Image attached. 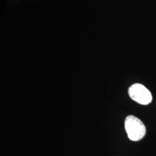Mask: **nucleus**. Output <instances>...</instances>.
Listing matches in <instances>:
<instances>
[{
	"mask_svg": "<svg viewBox=\"0 0 156 156\" xmlns=\"http://www.w3.org/2000/svg\"><path fill=\"white\" fill-rule=\"evenodd\" d=\"M125 129L129 139L133 141H139L145 136L146 129L144 124L133 115H129L125 120Z\"/></svg>",
	"mask_w": 156,
	"mask_h": 156,
	"instance_id": "obj_1",
	"label": "nucleus"
},
{
	"mask_svg": "<svg viewBox=\"0 0 156 156\" xmlns=\"http://www.w3.org/2000/svg\"><path fill=\"white\" fill-rule=\"evenodd\" d=\"M128 94L133 100L144 105L149 104L153 98L151 91L140 83L133 84L128 89Z\"/></svg>",
	"mask_w": 156,
	"mask_h": 156,
	"instance_id": "obj_2",
	"label": "nucleus"
}]
</instances>
